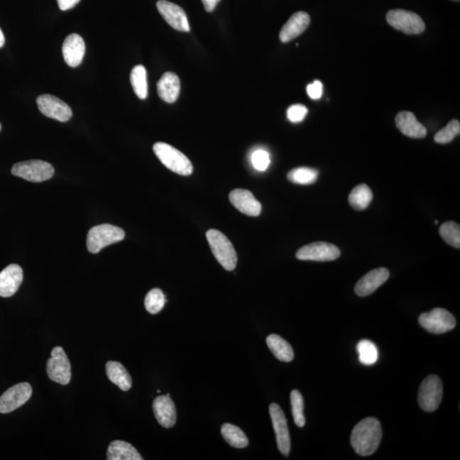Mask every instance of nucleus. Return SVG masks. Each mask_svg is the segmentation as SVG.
<instances>
[{
	"label": "nucleus",
	"instance_id": "nucleus-1",
	"mask_svg": "<svg viewBox=\"0 0 460 460\" xmlns=\"http://www.w3.org/2000/svg\"><path fill=\"white\" fill-rule=\"evenodd\" d=\"M382 428L375 417H366L353 429L351 442L354 450L361 456L372 455L377 451L382 440Z\"/></svg>",
	"mask_w": 460,
	"mask_h": 460
},
{
	"label": "nucleus",
	"instance_id": "nucleus-2",
	"mask_svg": "<svg viewBox=\"0 0 460 460\" xmlns=\"http://www.w3.org/2000/svg\"><path fill=\"white\" fill-rule=\"evenodd\" d=\"M153 152L166 168L182 176H190L193 173V165L187 157L177 148L165 143H156L153 147Z\"/></svg>",
	"mask_w": 460,
	"mask_h": 460
},
{
	"label": "nucleus",
	"instance_id": "nucleus-3",
	"mask_svg": "<svg viewBox=\"0 0 460 460\" xmlns=\"http://www.w3.org/2000/svg\"><path fill=\"white\" fill-rule=\"evenodd\" d=\"M207 239L213 255L226 270L232 271L236 268L238 258L232 243L223 233L217 229L207 232Z\"/></svg>",
	"mask_w": 460,
	"mask_h": 460
},
{
	"label": "nucleus",
	"instance_id": "nucleus-4",
	"mask_svg": "<svg viewBox=\"0 0 460 460\" xmlns=\"http://www.w3.org/2000/svg\"><path fill=\"white\" fill-rule=\"evenodd\" d=\"M125 232L117 226L108 224L95 226L89 230L87 245L89 253H98L104 247L121 241Z\"/></svg>",
	"mask_w": 460,
	"mask_h": 460
},
{
	"label": "nucleus",
	"instance_id": "nucleus-5",
	"mask_svg": "<svg viewBox=\"0 0 460 460\" xmlns=\"http://www.w3.org/2000/svg\"><path fill=\"white\" fill-rule=\"evenodd\" d=\"M11 173L29 182H40L53 177L54 168L48 162L33 160L15 164Z\"/></svg>",
	"mask_w": 460,
	"mask_h": 460
},
{
	"label": "nucleus",
	"instance_id": "nucleus-6",
	"mask_svg": "<svg viewBox=\"0 0 460 460\" xmlns=\"http://www.w3.org/2000/svg\"><path fill=\"white\" fill-rule=\"evenodd\" d=\"M443 395V386L441 378L437 375H429L422 382L417 400L420 406L425 412H434L440 406Z\"/></svg>",
	"mask_w": 460,
	"mask_h": 460
},
{
	"label": "nucleus",
	"instance_id": "nucleus-7",
	"mask_svg": "<svg viewBox=\"0 0 460 460\" xmlns=\"http://www.w3.org/2000/svg\"><path fill=\"white\" fill-rule=\"evenodd\" d=\"M420 325L432 334H442L453 330L456 319L449 311L437 308L420 314Z\"/></svg>",
	"mask_w": 460,
	"mask_h": 460
},
{
	"label": "nucleus",
	"instance_id": "nucleus-8",
	"mask_svg": "<svg viewBox=\"0 0 460 460\" xmlns=\"http://www.w3.org/2000/svg\"><path fill=\"white\" fill-rule=\"evenodd\" d=\"M46 372L51 380L67 385L71 380V365L62 347H55L46 365Z\"/></svg>",
	"mask_w": 460,
	"mask_h": 460
},
{
	"label": "nucleus",
	"instance_id": "nucleus-9",
	"mask_svg": "<svg viewBox=\"0 0 460 460\" xmlns=\"http://www.w3.org/2000/svg\"><path fill=\"white\" fill-rule=\"evenodd\" d=\"M386 20L391 27L407 34H420L425 29L421 17L411 11L392 10L387 13Z\"/></svg>",
	"mask_w": 460,
	"mask_h": 460
},
{
	"label": "nucleus",
	"instance_id": "nucleus-10",
	"mask_svg": "<svg viewBox=\"0 0 460 460\" xmlns=\"http://www.w3.org/2000/svg\"><path fill=\"white\" fill-rule=\"evenodd\" d=\"M339 247L327 242H314L301 247L296 257L302 261H334L340 257Z\"/></svg>",
	"mask_w": 460,
	"mask_h": 460
},
{
	"label": "nucleus",
	"instance_id": "nucleus-11",
	"mask_svg": "<svg viewBox=\"0 0 460 460\" xmlns=\"http://www.w3.org/2000/svg\"><path fill=\"white\" fill-rule=\"evenodd\" d=\"M36 102L40 112L55 121L67 122L72 116L70 106L57 97L45 94L38 97Z\"/></svg>",
	"mask_w": 460,
	"mask_h": 460
},
{
	"label": "nucleus",
	"instance_id": "nucleus-12",
	"mask_svg": "<svg viewBox=\"0 0 460 460\" xmlns=\"http://www.w3.org/2000/svg\"><path fill=\"white\" fill-rule=\"evenodd\" d=\"M32 392L28 383H20L11 387L0 398V412H11L23 406L31 398Z\"/></svg>",
	"mask_w": 460,
	"mask_h": 460
},
{
	"label": "nucleus",
	"instance_id": "nucleus-13",
	"mask_svg": "<svg viewBox=\"0 0 460 460\" xmlns=\"http://www.w3.org/2000/svg\"><path fill=\"white\" fill-rule=\"evenodd\" d=\"M270 415L275 432L277 446L281 454L288 456L291 450V440H290L288 421L283 409L278 404L272 403L270 406Z\"/></svg>",
	"mask_w": 460,
	"mask_h": 460
},
{
	"label": "nucleus",
	"instance_id": "nucleus-14",
	"mask_svg": "<svg viewBox=\"0 0 460 460\" xmlns=\"http://www.w3.org/2000/svg\"><path fill=\"white\" fill-rule=\"evenodd\" d=\"M158 11L170 27L180 32H190V27L189 21L182 8L177 6L176 4L160 0L157 2Z\"/></svg>",
	"mask_w": 460,
	"mask_h": 460
},
{
	"label": "nucleus",
	"instance_id": "nucleus-15",
	"mask_svg": "<svg viewBox=\"0 0 460 460\" xmlns=\"http://www.w3.org/2000/svg\"><path fill=\"white\" fill-rule=\"evenodd\" d=\"M229 200L234 207L247 216L258 217L261 213V204L249 190H234L229 194Z\"/></svg>",
	"mask_w": 460,
	"mask_h": 460
},
{
	"label": "nucleus",
	"instance_id": "nucleus-16",
	"mask_svg": "<svg viewBox=\"0 0 460 460\" xmlns=\"http://www.w3.org/2000/svg\"><path fill=\"white\" fill-rule=\"evenodd\" d=\"M153 410L158 422L164 428H172L176 424L177 410L170 394L158 396L153 400Z\"/></svg>",
	"mask_w": 460,
	"mask_h": 460
},
{
	"label": "nucleus",
	"instance_id": "nucleus-17",
	"mask_svg": "<svg viewBox=\"0 0 460 460\" xmlns=\"http://www.w3.org/2000/svg\"><path fill=\"white\" fill-rule=\"evenodd\" d=\"M23 280V271L17 264H10L0 272V296L14 295Z\"/></svg>",
	"mask_w": 460,
	"mask_h": 460
},
{
	"label": "nucleus",
	"instance_id": "nucleus-18",
	"mask_svg": "<svg viewBox=\"0 0 460 460\" xmlns=\"http://www.w3.org/2000/svg\"><path fill=\"white\" fill-rule=\"evenodd\" d=\"M390 271L386 268H379L365 275L358 281L355 292L358 296L366 297L372 294L389 279Z\"/></svg>",
	"mask_w": 460,
	"mask_h": 460
},
{
	"label": "nucleus",
	"instance_id": "nucleus-19",
	"mask_svg": "<svg viewBox=\"0 0 460 460\" xmlns=\"http://www.w3.org/2000/svg\"><path fill=\"white\" fill-rule=\"evenodd\" d=\"M85 53V44L79 34L72 33L63 42L62 55L64 61L68 66L76 67L83 61Z\"/></svg>",
	"mask_w": 460,
	"mask_h": 460
},
{
	"label": "nucleus",
	"instance_id": "nucleus-20",
	"mask_svg": "<svg viewBox=\"0 0 460 460\" xmlns=\"http://www.w3.org/2000/svg\"><path fill=\"white\" fill-rule=\"evenodd\" d=\"M310 17L308 13L298 11L293 14L283 26L280 33L281 42L288 43L300 36L309 27Z\"/></svg>",
	"mask_w": 460,
	"mask_h": 460
},
{
	"label": "nucleus",
	"instance_id": "nucleus-21",
	"mask_svg": "<svg viewBox=\"0 0 460 460\" xmlns=\"http://www.w3.org/2000/svg\"><path fill=\"white\" fill-rule=\"evenodd\" d=\"M395 124L400 131L408 138H423L427 134L426 128L417 121L415 114L408 111H402L396 115Z\"/></svg>",
	"mask_w": 460,
	"mask_h": 460
},
{
	"label": "nucleus",
	"instance_id": "nucleus-22",
	"mask_svg": "<svg viewBox=\"0 0 460 460\" xmlns=\"http://www.w3.org/2000/svg\"><path fill=\"white\" fill-rule=\"evenodd\" d=\"M180 89V80L172 72H166L157 84L158 95L168 104H173L177 100Z\"/></svg>",
	"mask_w": 460,
	"mask_h": 460
},
{
	"label": "nucleus",
	"instance_id": "nucleus-23",
	"mask_svg": "<svg viewBox=\"0 0 460 460\" xmlns=\"http://www.w3.org/2000/svg\"><path fill=\"white\" fill-rule=\"evenodd\" d=\"M106 459L143 460V458L130 443L124 441H114L109 446Z\"/></svg>",
	"mask_w": 460,
	"mask_h": 460
},
{
	"label": "nucleus",
	"instance_id": "nucleus-24",
	"mask_svg": "<svg viewBox=\"0 0 460 460\" xmlns=\"http://www.w3.org/2000/svg\"><path fill=\"white\" fill-rule=\"evenodd\" d=\"M106 373L109 380L116 385L119 389L127 391L132 385L131 377L121 363L117 361H109L106 365Z\"/></svg>",
	"mask_w": 460,
	"mask_h": 460
},
{
	"label": "nucleus",
	"instance_id": "nucleus-25",
	"mask_svg": "<svg viewBox=\"0 0 460 460\" xmlns=\"http://www.w3.org/2000/svg\"><path fill=\"white\" fill-rule=\"evenodd\" d=\"M266 343L277 359L285 362H290L294 359V352L291 345L279 335L268 336Z\"/></svg>",
	"mask_w": 460,
	"mask_h": 460
},
{
	"label": "nucleus",
	"instance_id": "nucleus-26",
	"mask_svg": "<svg viewBox=\"0 0 460 460\" xmlns=\"http://www.w3.org/2000/svg\"><path fill=\"white\" fill-rule=\"evenodd\" d=\"M373 193L370 187L366 185H360L354 187L349 196V202L356 210H365L372 202Z\"/></svg>",
	"mask_w": 460,
	"mask_h": 460
},
{
	"label": "nucleus",
	"instance_id": "nucleus-27",
	"mask_svg": "<svg viewBox=\"0 0 460 460\" xmlns=\"http://www.w3.org/2000/svg\"><path fill=\"white\" fill-rule=\"evenodd\" d=\"M221 436L231 447L236 449H244L248 445V438L237 426L231 424H224L221 428Z\"/></svg>",
	"mask_w": 460,
	"mask_h": 460
},
{
	"label": "nucleus",
	"instance_id": "nucleus-28",
	"mask_svg": "<svg viewBox=\"0 0 460 460\" xmlns=\"http://www.w3.org/2000/svg\"><path fill=\"white\" fill-rule=\"evenodd\" d=\"M131 83L136 95L140 99L144 100L148 97L147 71L143 65H136L131 72Z\"/></svg>",
	"mask_w": 460,
	"mask_h": 460
},
{
	"label": "nucleus",
	"instance_id": "nucleus-29",
	"mask_svg": "<svg viewBox=\"0 0 460 460\" xmlns=\"http://www.w3.org/2000/svg\"><path fill=\"white\" fill-rule=\"evenodd\" d=\"M318 170L309 168H297L290 170L288 179L297 185H311L317 180Z\"/></svg>",
	"mask_w": 460,
	"mask_h": 460
},
{
	"label": "nucleus",
	"instance_id": "nucleus-30",
	"mask_svg": "<svg viewBox=\"0 0 460 460\" xmlns=\"http://www.w3.org/2000/svg\"><path fill=\"white\" fill-rule=\"evenodd\" d=\"M361 363L366 366L373 365L378 360V353L376 345L372 341L364 339L357 344Z\"/></svg>",
	"mask_w": 460,
	"mask_h": 460
},
{
	"label": "nucleus",
	"instance_id": "nucleus-31",
	"mask_svg": "<svg viewBox=\"0 0 460 460\" xmlns=\"http://www.w3.org/2000/svg\"><path fill=\"white\" fill-rule=\"evenodd\" d=\"M165 302V296L160 289H152L145 297V308L150 314H158L164 308Z\"/></svg>",
	"mask_w": 460,
	"mask_h": 460
},
{
	"label": "nucleus",
	"instance_id": "nucleus-32",
	"mask_svg": "<svg viewBox=\"0 0 460 460\" xmlns=\"http://www.w3.org/2000/svg\"><path fill=\"white\" fill-rule=\"evenodd\" d=\"M440 234L447 244L460 248V227L455 221H446L440 228Z\"/></svg>",
	"mask_w": 460,
	"mask_h": 460
},
{
	"label": "nucleus",
	"instance_id": "nucleus-33",
	"mask_svg": "<svg viewBox=\"0 0 460 460\" xmlns=\"http://www.w3.org/2000/svg\"><path fill=\"white\" fill-rule=\"evenodd\" d=\"M292 412L294 422L298 427H304L305 417L304 415V398L300 391L294 390L291 392Z\"/></svg>",
	"mask_w": 460,
	"mask_h": 460
},
{
	"label": "nucleus",
	"instance_id": "nucleus-34",
	"mask_svg": "<svg viewBox=\"0 0 460 460\" xmlns=\"http://www.w3.org/2000/svg\"><path fill=\"white\" fill-rule=\"evenodd\" d=\"M459 133L460 123L457 119H453L443 129L437 132L434 138V142L441 144L449 143Z\"/></svg>",
	"mask_w": 460,
	"mask_h": 460
},
{
	"label": "nucleus",
	"instance_id": "nucleus-35",
	"mask_svg": "<svg viewBox=\"0 0 460 460\" xmlns=\"http://www.w3.org/2000/svg\"><path fill=\"white\" fill-rule=\"evenodd\" d=\"M251 163H253L256 170L263 172V170H267L270 164V155H268V152L259 149L251 155Z\"/></svg>",
	"mask_w": 460,
	"mask_h": 460
},
{
	"label": "nucleus",
	"instance_id": "nucleus-36",
	"mask_svg": "<svg viewBox=\"0 0 460 460\" xmlns=\"http://www.w3.org/2000/svg\"><path fill=\"white\" fill-rule=\"evenodd\" d=\"M308 114V109L302 104L292 105L288 109V118L292 123H298L304 121Z\"/></svg>",
	"mask_w": 460,
	"mask_h": 460
},
{
	"label": "nucleus",
	"instance_id": "nucleus-37",
	"mask_svg": "<svg viewBox=\"0 0 460 460\" xmlns=\"http://www.w3.org/2000/svg\"><path fill=\"white\" fill-rule=\"evenodd\" d=\"M323 84L321 81L315 80L307 87V93L310 98L317 100L322 96Z\"/></svg>",
	"mask_w": 460,
	"mask_h": 460
},
{
	"label": "nucleus",
	"instance_id": "nucleus-38",
	"mask_svg": "<svg viewBox=\"0 0 460 460\" xmlns=\"http://www.w3.org/2000/svg\"><path fill=\"white\" fill-rule=\"evenodd\" d=\"M80 0H58L59 8L62 11L70 10L78 4Z\"/></svg>",
	"mask_w": 460,
	"mask_h": 460
},
{
	"label": "nucleus",
	"instance_id": "nucleus-39",
	"mask_svg": "<svg viewBox=\"0 0 460 460\" xmlns=\"http://www.w3.org/2000/svg\"><path fill=\"white\" fill-rule=\"evenodd\" d=\"M202 1L206 11L207 12H212L214 11L217 4H219L220 0H202Z\"/></svg>",
	"mask_w": 460,
	"mask_h": 460
},
{
	"label": "nucleus",
	"instance_id": "nucleus-40",
	"mask_svg": "<svg viewBox=\"0 0 460 460\" xmlns=\"http://www.w3.org/2000/svg\"><path fill=\"white\" fill-rule=\"evenodd\" d=\"M4 41H6V40H4V33L2 32V30L0 29V48H1V47L4 46Z\"/></svg>",
	"mask_w": 460,
	"mask_h": 460
},
{
	"label": "nucleus",
	"instance_id": "nucleus-41",
	"mask_svg": "<svg viewBox=\"0 0 460 460\" xmlns=\"http://www.w3.org/2000/svg\"><path fill=\"white\" fill-rule=\"evenodd\" d=\"M434 224H438V221H437V220L434 221Z\"/></svg>",
	"mask_w": 460,
	"mask_h": 460
},
{
	"label": "nucleus",
	"instance_id": "nucleus-42",
	"mask_svg": "<svg viewBox=\"0 0 460 460\" xmlns=\"http://www.w3.org/2000/svg\"><path fill=\"white\" fill-rule=\"evenodd\" d=\"M1 128H2L1 124H0V131H1Z\"/></svg>",
	"mask_w": 460,
	"mask_h": 460
},
{
	"label": "nucleus",
	"instance_id": "nucleus-43",
	"mask_svg": "<svg viewBox=\"0 0 460 460\" xmlns=\"http://www.w3.org/2000/svg\"><path fill=\"white\" fill-rule=\"evenodd\" d=\"M454 1H459V0H454Z\"/></svg>",
	"mask_w": 460,
	"mask_h": 460
}]
</instances>
